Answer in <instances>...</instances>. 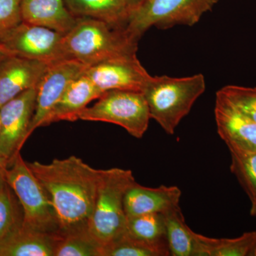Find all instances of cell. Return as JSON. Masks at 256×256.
Listing matches in <instances>:
<instances>
[{"label":"cell","instance_id":"obj_23","mask_svg":"<svg viewBox=\"0 0 256 256\" xmlns=\"http://www.w3.org/2000/svg\"><path fill=\"white\" fill-rule=\"evenodd\" d=\"M230 169L250 202L256 201V152L229 150Z\"/></svg>","mask_w":256,"mask_h":256},{"label":"cell","instance_id":"obj_19","mask_svg":"<svg viewBox=\"0 0 256 256\" xmlns=\"http://www.w3.org/2000/svg\"><path fill=\"white\" fill-rule=\"evenodd\" d=\"M163 215L170 256H198V234L188 226L180 206Z\"/></svg>","mask_w":256,"mask_h":256},{"label":"cell","instance_id":"obj_30","mask_svg":"<svg viewBox=\"0 0 256 256\" xmlns=\"http://www.w3.org/2000/svg\"><path fill=\"white\" fill-rule=\"evenodd\" d=\"M10 54H10L8 50H5L4 47L1 45V46H0V64Z\"/></svg>","mask_w":256,"mask_h":256},{"label":"cell","instance_id":"obj_14","mask_svg":"<svg viewBox=\"0 0 256 256\" xmlns=\"http://www.w3.org/2000/svg\"><path fill=\"white\" fill-rule=\"evenodd\" d=\"M182 191L176 186L146 188L136 182L124 198L127 218L149 214H164L180 206Z\"/></svg>","mask_w":256,"mask_h":256},{"label":"cell","instance_id":"obj_31","mask_svg":"<svg viewBox=\"0 0 256 256\" xmlns=\"http://www.w3.org/2000/svg\"><path fill=\"white\" fill-rule=\"evenodd\" d=\"M250 214L256 218V201L252 202L250 208Z\"/></svg>","mask_w":256,"mask_h":256},{"label":"cell","instance_id":"obj_10","mask_svg":"<svg viewBox=\"0 0 256 256\" xmlns=\"http://www.w3.org/2000/svg\"><path fill=\"white\" fill-rule=\"evenodd\" d=\"M88 66L74 58H66L50 64L37 86L36 106L28 137L42 127L69 84L85 74Z\"/></svg>","mask_w":256,"mask_h":256},{"label":"cell","instance_id":"obj_6","mask_svg":"<svg viewBox=\"0 0 256 256\" xmlns=\"http://www.w3.org/2000/svg\"><path fill=\"white\" fill-rule=\"evenodd\" d=\"M218 0H144L130 13L124 30L134 40L152 26L166 30L176 26H193L213 9Z\"/></svg>","mask_w":256,"mask_h":256},{"label":"cell","instance_id":"obj_5","mask_svg":"<svg viewBox=\"0 0 256 256\" xmlns=\"http://www.w3.org/2000/svg\"><path fill=\"white\" fill-rule=\"evenodd\" d=\"M5 180L22 207L25 225L45 233L60 234V224L50 195L20 152L6 170Z\"/></svg>","mask_w":256,"mask_h":256},{"label":"cell","instance_id":"obj_26","mask_svg":"<svg viewBox=\"0 0 256 256\" xmlns=\"http://www.w3.org/2000/svg\"><path fill=\"white\" fill-rule=\"evenodd\" d=\"M242 114L256 122V88L226 86L218 90Z\"/></svg>","mask_w":256,"mask_h":256},{"label":"cell","instance_id":"obj_13","mask_svg":"<svg viewBox=\"0 0 256 256\" xmlns=\"http://www.w3.org/2000/svg\"><path fill=\"white\" fill-rule=\"evenodd\" d=\"M52 64L10 54L0 64V107L34 88Z\"/></svg>","mask_w":256,"mask_h":256},{"label":"cell","instance_id":"obj_28","mask_svg":"<svg viewBox=\"0 0 256 256\" xmlns=\"http://www.w3.org/2000/svg\"><path fill=\"white\" fill-rule=\"evenodd\" d=\"M8 168V162L2 156H0V190L6 184L5 180V172Z\"/></svg>","mask_w":256,"mask_h":256},{"label":"cell","instance_id":"obj_17","mask_svg":"<svg viewBox=\"0 0 256 256\" xmlns=\"http://www.w3.org/2000/svg\"><path fill=\"white\" fill-rule=\"evenodd\" d=\"M57 235L23 223L0 244V256H54Z\"/></svg>","mask_w":256,"mask_h":256},{"label":"cell","instance_id":"obj_12","mask_svg":"<svg viewBox=\"0 0 256 256\" xmlns=\"http://www.w3.org/2000/svg\"><path fill=\"white\" fill-rule=\"evenodd\" d=\"M214 116L217 132L229 150L256 152V122L218 90L216 94Z\"/></svg>","mask_w":256,"mask_h":256},{"label":"cell","instance_id":"obj_25","mask_svg":"<svg viewBox=\"0 0 256 256\" xmlns=\"http://www.w3.org/2000/svg\"><path fill=\"white\" fill-rule=\"evenodd\" d=\"M169 250L139 242L124 234L102 248V256H168Z\"/></svg>","mask_w":256,"mask_h":256},{"label":"cell","instance_id":"obj_27","mask_svg":"<svg viewBox=\"0 0 256 256\" xmlns=\"http://www.w3.org/2000/svg\"><path fill=\"white\" fill-rule=\"evenodd\" d=\"M22 0H0V43L23 22Z\"/></svg>","mask_w":256,"mask_h":256},{"label":"cell","instance_id":"obj_7","mask_svg":"<svg viewBox=\"0 0 256 256\" xmlns=\"http://www.w3.org/2000/svg\"><path fill=\"white\" fill-rule=\"evenodd\" d=\"M97 100L94 106L86 108L78 114V120L116 124L134 138L143 137L151 117L142 92L108 90Z\"/></svg>","mask_w":256,"mask_h":256},{"label":"cell","instance_id":"obj_29","mask_svg":"<svg viewBox=\"0 0 256 256\" xmlns=\"http://www.w3.org/2000/svg\"><path fill=\"white\" fill-rule=\"evenodd\" d=\"M144 0H122V2L126 4L128 9L130 10V13L134 10L137 9Z\"/></svg>","mask_w":256,"mask_h":256},{"label":"cell","instance_id":"obj_2","mask_svg":"<svg viewBox=\"0 0 256 256\" xmlns=\"http://www.w3.org/2000/svg\"><path fill=\"white\" fill-rule=\"evenodd\" d=\"M138 43L124 28L88 18H77L74 28L64 35V46L68 58L88 66L137 54Z\"/></svg>","mask_w":256,"mask_h":256},{"label":"cell","instance_id":"obj_21","mask_svg":"<svg viewBox=\"0 0 256 256\" xmlns=\"http://www.w3.org/2000/svg\"><path fill=\"white\" fill-rule=\"evenodd\" d=\"M124 234L139 242L169 250L163 214H149L128 218Z\"/></svg>","mask_w":256,"mask_h":256},{"label":"cell","instance_id":"obj_32","mask_svg":"<svg viewBox=\"0 0 256 256\" xmlns=\"http://www.w3.org/2000/svg\"><path fill=\"white\" fill-rule=\"evenodd\" d=\"M0 46H1V44H0Z\"/></svg>","mask_w":256,"mask_h":256},{"label":"cell","instance_id":"obj_8","mask_svg":"<svg viewBox=\"0 0 256 256\" xmlns=\"http://www.w3.org/2000/svg\"><path fill=\"white\" fill-rule=\"evenodd\" d=\"M37 87L0 107V156L11 166L28 138L36 106Z\"/></svg>","mask_w":256,"mask_h":256},{"label":"cell","instance_id":"obj_20","mask_svg":"<svg viewBox=\"0 0 256 256\" xmlns=\"http://www.w3.org/2000/svg\"><path fill=\"white\" fill-rule=\"evenodd\" d=\"M200 256H256V232L234 238H214L200 234Z\"/></svg>","mask_w":256,"mask_h":256},{"label":"cell","instance_id":"obj_4","mask_svg":"<svg viewBox=\"0 0 256 256\" xmlns=\"http://www.w3.org/2000/svg\"><path fill=\"white\" fill-rule=\"evenodd\" d=\"M136 182L131 170H100L95 207L88 228L102 248L124 235L128 218L124 196Z\"/></svg>","mask_w":256,"mask_h":256},{"label":"cell","instance_id":"obj_1","mask_svg":"<svg viewBox=\"0 0 256 256\" xmlns=\"http://www.w3.org/2000/svg\"><path fill=\"white\" fill-rule=\"evenodd\" d=\"M26 163L50 195L60 234L88 228L95 207L100 170L76 156L55 159L50 164Z\"/></svg>","mask_w":256,"mask_h":256},{"label":"cell","instance_id":"obj_24","mask_svg":"<svg viewBox=\"0 0 256 256\" xmlns=\"http://www.w3.org/2000/svg\"><path fill=\"white\" fill-rule=\"evenodd\" d=\"M22 207L8 184L0 190V244L23 222Z\"/></svg>","mask_w":256,"mask_h":256},{"label":"cell","instance_id":"obj_9","mask_svg":"<svg viewBox=\"0 0 256 256\" xmlns=\"http://www.w3.org/2000/svg\"><path fill=\"white\" fill-rule=\"evenodd\" d=\"M2 45L11 54L53 64L69 58L64 46V35L50 28L22 22Z\"/></svg>","mask_w":256,"mask_h":256},{"label":"cell","instance_id":"obj_22","mask_svg":"<svg viewBox=\"0 0 256 256\" xmlns=\"http://www.w3.org/2000/svg\"><path fill=\"white\" fill-rule=\"evenodd\" d=\"M102 246L88 228L58 234L54 256H102Z\"/></svg>","mask_w":256,"mask_h":256},{"label":"cell","instance_id":"obj_3","mask_svg":"<svg viewBox=\"0 0 256 256\" xmlns=\"http://www.w3.org/2000/svg\"><path fill=\"white\" fill-rule=\"evenodd\" d=\"M206 90L204 76L174 78L150 76L142 92L154 119L165 132L174 134L182 120L188 116L197 99Z\"/></svg>","mask_w":256,"mask_h":256},{"label":"cell","instance_id":"obj_11","mask_svg":"<svg viewBox=\"0 0 256 256\" xmlns=\"http://www.w3.org/2000/svg\"><path fill=\"white\" fill-rule=\"evenodd\" d=\"M85 74L102 94L112 90L142 92L151 76L138 60L137 54L90 66Z\"/></svg>","mask_w":256,"mask_h":256},{"label":"cell","instance_id":"obj_18","mask_svg":"<svg viewBox=\"0 0 256 256\" xmlns=\"http://www.w3.org/2000/svg\"><path fill=\"white\" fill-rule=\"evenodd\" d=\"M64 2L76 18H96L116 28H126L130 14L122 0H64Z\"/></svg>","mask_w":256,"mask_h":256},{"label":"cell","instance_id":"obj_15","mask_svg":"<svg viewBox=\"0 0 256 256\" xmlns=\"http://www.w3.org/2000/svg\"><path fill=\"white\" fill-rule=\"evenodd\" d=\"M102 94L94 82L85 74H82L69 84L42 127L60 121L78 120V114Z\"/></svg>","mask_w":256,"mask_h":256},{"label":"cell","instance_id":"obj_16","mask_svg":"<svg viewBox=\"0 0 256 256\" xmlns=\"http://www.w3.org/2000/svg\"><path fill=\"white\" fill-rule=\"evenodd\" d=\"M23 22L50 28L65 35L76 22L64 0H22Z\"/></svg>","mask_w":256,"mask_h":256}]
</instances>
